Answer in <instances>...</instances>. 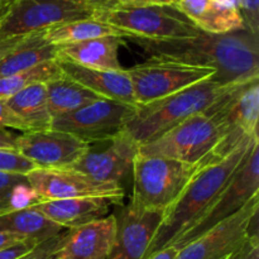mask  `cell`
I'll list each match as a JSON object with an SVG mask.
<instances>
[{
  "instance_id": "f6af8a7d",
  "label": "cell",
  "mask_w": 259,
  "mask_h": 259,
  "mask_svg": "<svg viewBox=\"0 0 259 259\" xmlns=\"http://www.w3.org/2000/svg\"><path fill=\"white\" fill-rule=\"evenodd\" d=\"M3 12H4V10H2V12H0V15H2V14H3Z\"/></svg>"
},
{
  "instance_id": "836d02e7",
  "label": "cell",
  "mask_w": 259,
  "mask_h": 259,
  "mask_svg": "<svg viewBox=\"0 0 259 259\" xmlns=\"http://www.w3.org/2000/svg\"><path fill=\"white\" fill-rule=\"evenodd\" d=\"M228 259H259V238L258 232L252 233L245 239L242 247L233 253Z\"/></svg>"
},
{
  "instance_id": "ee69618b",
  "label": "cell",
  "mask_w": 259,
  "mask_h": 259,
  "mask_svg": "<svg viewBox=\"0 0 259 259\" xmlns=\"http://www.w3.org/2000/svg\"><path fill=\"white\" fill-rule=\"evenodd\" d=\"M5 211V210L4 209H3V207L2 206H0V212H4Z\"/></svg>"
},
{
  "instance_id": "30bf717a",
  "label": "cell",
  "mask_w": 259,
  "mask_h": 259,
  "mask_svg": "<svg viewBox=\"0 0 259 259\" xmlns=\"http://www.w3.org/2000/svg\"><path fill=\"white\" fill-rule=\"evenodd\" d=\"M137 105H143L211 78L214 70L149 58L126 70Z\"/></svg>"
},
{
  "instance_id": "4fadbf2b",
  "label": "cell",
  "mask_w": 259,
  "mask_h": 259,
  "mask_svg": "<svg viewBox=\"0 0 259 259\" xmlns=\"http://www.w3.org/2000/svg\"><path fill=\"white\" fill-rule=\"evenodd\" d=\"M139 144L121 131L105 141L89 143L88 151L71 169L106 184L121 185L132 174Z\"/></svg>"
},
{
  "instance_id": "277c9868",
  "label": "cell",
  "mask_w": 259,
  "mask_h": 259,
  "mask_svg": "<svg viewBox=\"0 0 259 259\" xmlns=\"http://www.w3.org/2000/svg\"><path fill=\"white\" fill-rule=\"evenodd\" d=\"M204 113L223 132L222 141L202 163L207 164L224 158L243 142L258 136L259 78L225 85Z\"/></svg>"
},
{
  "instance_id": "5bb4252c",
  "label": "cell",
  "mask_w": 259,
  "mask_h": 259,
  "mask_svg": "<svg viewBox=\"0 0 259 259\" xmlns=\"http://www.w3.org/2000/svg\"><path fill=\"white\" fill-rule=\"evenodd\" d=\"M29 186L40 200L78 199V197H114L124 199L121 185L96 181L86 175L66 169L34 168L27 174Z\"/></svg>"
},
{
  "instance_id": "d6a6232c",
  "label": "cell",
  "mask_w": 259,
  "mask_h": 259,
  "mask_svg": "<svg viewBox=\"0 0 259 259\" xmlns=\"http://www.w3.org/2000/svg\"><path fill=\"white\" fill-rule=\"evenodd\" d=\"M242 17L245 29L259 37V0H242Z\"/></svg>"
},
{
  "instance_id": "52a82bcc",
  "label": "cell",
  "mask_w": 259,
  "mask_h": 259,
  "mask_svg": "<svg viewBox=\"0 0 259 259\" xmlns=\"http://www.w3.org/2000/svg\"><path fill=\"white\" fill-rule=\"evenodd\" d=\"M223 138L222 129L205 113L195 114L139 146V153L159 156L187 164H202Z\"/></svg>"
},
{
  "instance_id": "8d00e7d4",
  "label": "cell",
  "mask_w": 259,
  "mask_h": 259,
  "mask_svg": "<svg viewBox=\"0 0 259 259\" xmlns=\"http://www.w3.org/2000/svg\"><path fill=\"white\" fill-rule=\"evenodd\" d=\"M177 0H114V5L119 7H161L171 5L175 7Z\"/></svg>"
},
{
  "instance_id": "d4e9b609",
  "label": "cell",
  "mask_w": 259,
  "mask_h": 259,
  "mask_svg": "<svg viewBox=\"0 0 259 259\" xmlns=\"http://www.w3.org/2000/svg\"><path fill=\"white\" fill-rule=\"evenodd\" d=\"M42 34L48 42L55 46L83 42V40L103 37L128 38V34H125L124 32L106 24V23L100 22L95 18L73 20V22L53 25L47 29H43Z\"/></svg>"
},
{
  "instance_id": "8fae6325",
  "label": "cell",
  "mask_w": 259,
  "mask_h": 259,
  "mask_svg": "<svg viewBox=\"0 0 259 259\" xmlns=\"http://www.w3.org/2000/svg\"><path fill=\"white\" fill-rule=\"evenodd\" d=\"M136 106L99 99L73 113L56 116L51 129L77 137L86 143L105 141L124 131Z\"/></svg>"
},
{
  "instance_id": "ab89813d",
  "label": "cell",
  "mask_w": 259,
  "mask_h": 259,
  "mask_svg": "<svg viewBox=\"0 0 259 259\" xmlns=\"http://www.w3.org/2000/svg\"><path fill=\"white\" fill-rule=\"evenodd\" d=\"M179 248L175 247V245H169V247L163 248V249L154 253V254H152L151 257L147 259H176L177 255H179Z\"/></svg>"
},
{
  "instance_id": "9c48e42d",
  "label": "cell",
  "mask_w": 259,
  "mask_h": 259,
  "mask_svg": "<svg viewBox=\"0 0 259 259\" xmlns=\"http://www.w3.org/2000/svg\"><path fill=\"white\" fill-rule=\"evenodd\" d=\"M259 195V139L249 148L228 186L206 214L172 245L181 249L212 227L237 214Z\"/></svg>"
},
{
  "instance_id": "d6986e66",
  "label": "cell",
  "mask_w": 259,
  "mask_h": 259,
  "mask_svg": "<svg viewBox=\"0 0 259 259\" xmlns=\"http://www.w3.org/2000/svg\"><path fill=\"white\" fill-rule=\"evenodd\" d=\"M121 201L123 200L114 197H78L42 200L32 207L56 224L66 229H73L108 217L111 206L121 204Z\"/></svg>"
},
{
  "instance_id": "d590c367",
  "label": "cell",
  "mask_w": 259,
  "mask_h": 259,
  "mask_svg": "<svg viewBox=\"0 0 259 259\" xmlns=\"http://www.w3.org/2000/svg\"><path fill=\"white\" fill-rule=\"evenodd\" d=\"M0 129H14V131L24 132L22 124L13 115L4 99H0Z\"/></svg>"
},
{
  "instance_id": "f35d334b",
  "label": "cell",
  "mask_w": 259,
  "mask_h": 259,
  "mask_svg": "<svg viewBox=\"0 0 259 259\" xmlns=\"http://www.w3.org/2000/svg\"><path fill=\"white\" fill-rule=\"evenodd\" d=\"M4 13V12H3ZM2 17V15H0ZM25 37V35H24ZM23 39V37H15V38H0V61Z\"/></svg>"
},
{
  "instance_id": "74e56055",
  "label": "cell",
  "mask_w": 259,
  "mask_h": 259,
  "mask_svg": "<svg viewBox=\"0 0 259 259\" xmlns=\"http://www.w3.org/2000/svg\"><path fill=\"white\" fill-rule=\"evenodd\" d=\"M19 134L8 129H0V149L17 151V141Z\"/></svg>"
},
{
  "instance_id": "83f0119b",
  "label": "cell",
  "mask_w": 259,
  "mask_h": 259,
  "mask_svg": "<svg viewBox=\"0 0 259 259\" xmlns=\"http://www.w3.org/2000/svg\"><path fill=\"white\" fill-rule=\"evenodd\" d=\"M39 201L42 200L38 196L37 192L29 186V184H20L10 192L8 205H9V210H23L32 207Z\"/></svg>"
},
{
  "instance_id": "4dcf8cb0",
  "label": "cell",
  "mask_w": 259,
  "mask_h": 259,
  "mask_svg": "<svg viewBox=\"0 0 259 259\" xmlns=\"http://www.w3.org/2000/svg\"><path fill=\"white\" fill-rule=\"evenodd\" d=\"M20 184H28L27 175L0 171V206L5 211H9L8 200H9L10 192L13 191L15 186Z\"/></svg>"
},
{
  "instance_id": "603a6c76",
  "label": "cell",
  "mask_w": 259,
  "mask_h": 259,
  "mask_svg": "<svg viewBox=\"0 0 259 259\" xmlns=\"http://www.w3.org/2000/svg\"><path fill=\"white\" fill-rule=\"evenodd\" d=\"M66 228L56 224L33 207L0 212V233L40 243L61 234Z\"/></svg>"
},
{
  "instance_id": "7bdbcfd3",
  "label": "cell",
  "mask_w": 259,
  "mask_h": 259,
  "mask_svg": "<svg viewBox=\"0 0 259 259\" xmlns=\"http://www.w3.org/2000/svg\"><path fill=\"white\" fill-rule=\"evenodd\" d=\"M14 2L15 0H0V12L7 9V8L9 7V5H12Z\"/></svg>"
},
{
  "instance_id": "ba28073f",
  "label": "cell",
  "mask_w": 259,
  "mask_h": 259,
  "mask_svg": "<svg viewBox=\"0 0 259 259\" xmlns=\"http://www.w3.org/2000/svg\"><path fill=\"white\" fill-rule=\"evenodd\" d=\"M98 9L86 0H15L0 17V38L24 37L62 23L90 19Z\"/></svg>"
},
{
  "instance_id": "5b68a950",
  "label": "cell",
  "mask_w": 259,
  "mask_h": 259,
  "mask_svg": "<svg viewBox=\"0 0 259 259\" xmlns=\"http://www.w3.org/2000/svg\"><path fill=\"white\" fill-rule=\"evenodd\" d=\"M200 164H187L159 156L139 153L134 158L131 202L146 210L166 211L181 195Z\"/></svg>"
},
{
  "instance_id": "e0dca14e",
  "label": "cell",
  "mask_w": 259,
  "mask_h": 259,
  "mask_svg": "<svg viewBox=\"0 0 259 259\" xmlns=\"http://www.w3.org/2000/svg\"><path fill=\"white\" fill-rule=\"evenodd\" d=\"M116 235L115 215L68 229L56 259H106Z\"/></svg>"
},
{
  "instance_id": "44dd1931",
  "label": "cell",
  "mask_w": 259,
  "mask_h": 259,
  "mask_svg": "<svg viewBox=\"0 0 259 259\" xmlns=\"http://www.w3.org/2000/svg\"><path fill=\"white\" fill-rule=\"evenodd\" d=\"M4 100L22 124L23 133L51 129L52 116L48 109L46 83H33Z\"/></svg>"
},
{
  "instance_id": "7402d4cb",
  "label": "cell",
  "mask_w": 259,
  "mask_h": 259,
  "mask_svg": "<svg viewBox=\"0 0 259 259\" xmlns=\"http://www.w3.org/2000/svg\"><path fill=\"white\" fill-rule=\"evenodd\" d=\"M57 58V47L48 42L42 30L30 33L0 61V77L23 72Z\"/></svg>"
},
{
  "instance_id": "f546056e",
  "label": "cell",
  "mask_w": 259,
  "mask_h": 259,
  "mask_svg": "<svg viewBox=\"0 0 259 259\" xmlns=\"http://www.w3.org/2000/svg\"><path fill=\"white\" fill-rule=\"evenodd\" d=\"M67 232L68 229L61 233V234L56 235V237H52L50 239H46L43 242L38 243L28 254L23 255L19 259H56V255H57L61 245L65 242Z\"/></svg>"
},
{
  "instance_id": "6da1fadb",
  "label": "cell",
  "mask_w": 259,
  "mask_h": 259,
  "mask_svg": "<svg viewBox=\"0 0 259 259\" xmlns=\"http://www.w3.org/2000/svg\"><path fill=\"white\" fill-rule=\"evenodd\" d=\"M128 39L151 58L214 70L211 80L220 85L259 78L258 37L247 29L228 34L200 32L196 37L175 40Z\"/></svg>"
},
{
  "instance_id": "ffe728a7",
  "label": "cell",
  "mask_w": 259,
  "mask_h": 259,
  "mask_svg": "<svg viewBox=\"0 0 259 259\" xmlns=\"http://www.w3.org/2000/svg\"><path fill=\"white\" fill-rule=\"evenodd\" d=\"M123 38L103 37L77 43L56 46L57 58L99 70H124L119 61V47Z\"/></svg>"
},
{
  "instance_id": "4316f807",
  "label": "cell",
  "mask_w": 259,
  "mask_h": 259,
  "mask_svg": "<svg viewBox=\"0 0 259 259\" xmlns=\"http://www.w3.org/2000/svg\"><path fill=\"white\" fill-rule=\"evenodd\" d=\"M57 60L47 61L42 65L33 67L23 72L0 77V99H8L14 94L19 93L23 89L37 82L46 83L47 81L61 75Z\"/></svg>"
},
{
  "instance_id": "8992f818",
  "label": "cell",
  "mask_w": 259,
  "mask_h": 259,
  "mask_svg": "<svg viewBox=\"0 0 259 259\" xmlns=\"http://www.w3.org/2000/svg\"><path fill=\"white\" fill-rule=\"evenodd\" d=\"M95 19L121 30L128 38L149 40H175L196 37L201 30L176 7L100 8Z\"/></svg>"
},
{
  "instance_id": "1f68e13d",
  "label": "cell",
  "mask_w": 259,
  "mask_h": 259,
  "mask_svg": "<svg viewBox=\"0 0 259 259\" xmlns=\"http://www.w3.org/2000/svg\"><path fill=\"white\" fill-rule=\"evenodd\" d=\"M209 5L210 0H177L175 7L196 25L207 12Z\"/></svg>"
},
{
  "instance_id": "9a60e30c",
  "label": "cell",
  "mask_w": 259,
  "mask_h": 259,
  "mask_svg": "<svg viewBox=\"0 0 259 259\" xmlns=\"http://www.w3.org/2000/svg\"><path fill=\"white\" fill-rule=\"evenodd\" d=\"M89 143L55 129L28 132L18 136L17 152L37 168L66 169L80 161Z\"/></svg>"
},
{
  "instance_id": "b9f144b4",
  "label": "cell",
  "mask_w": 259,
  "mask_h": 259,
  "mask_svg": "<svg viewBox=\"0 0 259 259\" xmlns=\"http://www.w3.org/2000/svg\"><path fill=\"white\" fill-rule=\"evenodd\" d=\"M86 2L91 3V4L96 5L99 8H108L114 5V0H86Z\"/></svg>"
},
{
  "instance_id": "cb8c5ba5",
  "label": "cell",
  "mask_w": 259,
  "mask_h": 259,
  "mask_svg": "<svg viewBox=\"0 0 259 259\" xmlns=\"http://www.w3.org/2000/svg\"><path fill=\"white\" fill-rule=\"evenodd\" d=\"M46 90L52 119L73 113L99 99H103L63 73L47 81Z\"/></svg>"
},
{
  "instance_id": "7a4b0ae2",
  "label": "cell",
  "mask_w": 259,
  "mask_h": 259,
  "mask_svg": "<svg viewBox=\"0 0 259 259\" xmlns=\"http://www.w3.org/2000/svg\"><path fill=\"white\" fill-rule=\"evenodd\" d=\"M258 139V136L247 139L224 158L211 163L200 164L179 199L164 212L163 220L157 229L144 259L174 244L206 214L228 186L252 144Z\"/></svg>"
},
{
  "instance_id": "60d3db41",
  "label": "cell",
  "mask_w": 259,
  "mask_h": 259,
  "mask_svg": "<svg viewBox=\"0 0 259 259\" xmlns=\"http://www.w3.org/2000/svg\"><path fill=\"white\" fill-rule=\"evenodd\" d=\"M22 240H25V239H22V238H19V237H15V235L0 233V249L9 247V245L15 244V243H18V242H22Z\"/></svg>"
},
{
  "instance_id": "2e32d148",
  "label": "cell",
  "mask_w": 259,
  "mask_h": 259,
  "mask_svg": "<svg viewBox=\"0 0 259 259\" xmlns=\"http://www.w3.org/2000/svg\"><path fill=\"white\" fill-rule=\"evenodd\" d=\"M161 210H146L129 202L116 212V235L106 259H144L163 220Z\"/></svg>"
},
{
  "instance_id": "484cf974",
  "label": "cell",
  "mask_w": 259,
  "mask_h": 259,
  "mask_svg": "<svg viewBox=\"0 0 259 259\" xmlns=\"http://www.w3.org/2000/svg\"><path fill=\"white\" fill-rule=\"evenodd\" d=\"M196 27L210 34H228L245 29L242 0H210L209 9Z\"/></svg>"
},
{
  "instance_id": "e575fe53",
  "label": "cell",
  "mask_w": 259,
  "mask_h": 259,
  "mask_svg": "<svg viewBox=\"0 0 259 259\" xmlns=\"http://www.w3.org/2000/svg\"><path fill=\"white\" fill-rule=\"evenodd\" d=\"M37 244L38 242L29 239L18 242L15 244L0 249V259H19L23 255L28 254Z\"/></svg>"
},
{
  "instance_id": "3957f363",
  "label": "cell",
  "mask_w": 259,
  "mask_h": 259,
  "mask_svg": "<svg viewBox=\"0 0 259 259\" xmlns=\"http://www.w3.org/2000/svg\"><path fill=\"white\" fill-rule=\"evenodd\" d=\"M224 86L207 78L166 98L137 105L124 131L139 146L148 143L190 116L204 113Z\"/></svg>"
},
{
  "instance_id": "f1b7e54d",
  "label": "cell",
  "mask_w": 259,
  "mask_h": 259,
  "mask_svg": "<svg viewBox=\"0 0 259 259\" xmlns=\"http://www.w3.org/2000/svg\"><path fill=\"white\" fill-rule=\"evenodd\" d=\"M37 168L29 159L24 158L17 151L0 149V171L15 172L27 175L32 169Z\"/></svg>"
},
{
  "instance_id": "7c38bea8",
  "label": "cell",
  "mask_w": 259,
  "mask_h": 259,
  "mask_svg": "<svg viewBox=\"0 0 259 259\" xmlns=\"http://www.w3.org/2000/svg\"><path fill=\"white\" fill-rule=\"evenodd\" d=\"M258 207L259 195L237 214L182 247L176 259H228L252 234V225L257 223Z\"/></svg>"
},
{
  "instance_id": "ac0fdd59",
  "label": "cell",
  "mask_w": 259,
  "mask_h": 259,
  "mask_svg": "<svg viewBox=\"0 0 259 259\" xmlns=\"http://www.w3.org/2000/svg\"><path fill=\"white\" fill-rule=\"evenodd\" d=\"M61 72L103 99L137 106L126 70H99L56 58Z\"/></svg>"
}]
</instances>
